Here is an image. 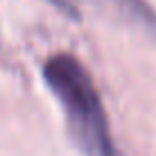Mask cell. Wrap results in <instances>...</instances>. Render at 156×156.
Returning <instances> with one entry per match:
<instances>
[{
    "label": "cell",
    "mask_w": 156,
    "mask_h": 156,
    "mask_svg": "<svg viewBox=\"0 0 156 156\" xmlns=\"http://www.w3.org/2000/svg\"><path fill=\"white\" fill-rule=\"evenodd\" d=\"M50 5H55L61 14L70 16V18H79V9L77 5H75V0H48Z\"/></svg>",
    "instance_id": "3"
},
{
    "label": "cell",
    "mask_w": 156,
    "mask_h": 156,
    "mask_svg": "<svg viewBox=\"0 0 156 156\" xmlns=\"http://www.w3.org/2000/svg\"><path fill=\"white\" fill-rule=\"evenodd\" d=\"M43 79L61 104L68 133L84 156H122L111 136V125L100 90L84 63L68 52H57L43 63Z\"/></svg>",
    "instance_id": "1"
},
{
    "label": "cell",
    "mask_w": 156,
    "mask_h": 156,
    "mask_svg": "<svg viewBox=\"0 0 156 156\" xmlns=\"http://www.w3.org/2000/svg\"><path fill=\"white\" fill-rule=\"evenodd\" d=\"M106 2L111 7H115L122 16H127L129 20L138 23L156 39V14L149 9V5L145 0H106Z\"/></svg>",
    "instance_id": "2"
}]
</instances>
